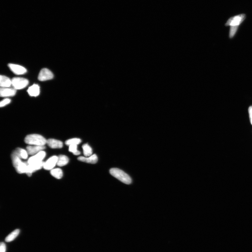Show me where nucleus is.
<instances>
[{
	"mask_svg": "<svg viewBox=\"0 0 252 252\" xmlns=\"http://www.w3.org/2000/svg\"><path fill=\"white\" fill-rule=\"evenodd\" d=\"M6 244L3 242H1V246H0V252H6Z\"/></svg>",
	"mask_w": 252,
	"mask_h": 252,
	"instance_id": "nucleus-25",
	"label": "nucleus"
},
{
	"mask_svg": "<svg viewBox=\"0 0 252 252\" xmlns=\"http://www.w3.org/2000/svg\"><path fill=\"white\" fill-rule=\"evenodd\" d=\"M45 149L44 146H37V145H29L27 147V151L28 154L31 155L38 154Z\"/></svg>",
	"mask_w": 252,
	"mask_h": 252,
	"instance_id": "nucleus-12",
	"label": "nucleus"
},
{
	"mask_svg": "<svg viewBox=\"0 0 252 252\" xmlns=\"http://www.w3.org/2000/svg\"><path fill=\"white\" fill-rule=\"evenodd\" d=\"M110 173L112 176L118 179L122 182L126 184L131 183V179L130 176L123 171L118 168H111Z\"/></svg>",
	"mask_w": 252,
	"mask_h": 252,
	"instance_id": "nucleus-4",
	"label": "nucleus"
},
{
	"mask_svg": "<svg viewBox=\"0 0 252 252\" xmlns=\"http://www.w3.org/2000/svg\"><path fill=\"white\" fill-rule=\"evenodd\" d=\"M12 85L16 90L22 89L27 86L28 81L22 77H14L12 80Z\"/></svg>",
	"mask_w": 252,
	"mask_h": 252,
	"instance_id": "nucleus-5",
	"label": "nucleus"
},
{
	"mask_svg": "<svg viewBox=\"0 0 252 252\" xmlns=\"http://www.w3.org/2000/svg\"><path fill=\"white\" fill-rule=\"evenodd\" d=\"M248 111L250 122L251 124L252 125V106H250L249 107L248 109Z\"/></svg>",
	"mask_w": 252,
	"mask_h": 252,
	"instance_id": "nucleus-26",
	"label": "nucleus"
},
{
	"mask_svg": "<svg viewBox=\"0 0 252 252\" xmlns=\"http://www.w3.org/2000/svg\"><path fill=\"white\" fill-rule=\"evenodd\" d=\"M20 232L19 229H15L7 236L5 239V241L7 242H11L14 241L19 236Z\"/></svg>",
	"mask_w": 252,
	"mask_h": 252,
	"instance_id": "nucleus-17",
	"label": "nucleus"
},
{
	"mask_svg": "<svg viewBox=\"0 0 252 252\" xmlns=\"http://www.w3.org/2000/svg\"><path fill=\"white\" fill-rule=\"evenodd\" d=\"M16 90L14 88H1L0 95L2 97H11L16 94Z\"/></svg>",
	"mask_w": 252,
	"mask_h": 252,
	"instance_id": "nucleus-11",
	"label": "nucleus"
},
{
	"mask_svg": "<svg viewBox=\"0 0 252 252\" xmlns=\"http://www.w3.org/2000/svg\"><path fill=\"white\" fill-rule=\"evenodd\" d=\"M9 68L15 74H24L27 72V70L24 67L19 65L10 64H9Z\"/></svg>",
	"mask_w": 252,
	"mask_h": 252,
	"instance_id": "nucleus-9",
	"label": "nucleus"
},
{
	"mask_svg": "<svg viewBox=\"0 0 252 252\" xmlns=\"http://www.w3.org/2000/svg\"><path fill=\"white\" fill-rule=\"evenodd\" d=\"M25 142L30 145L44 146L47 142L45 138L38 134H31L25 137Z\"/></svg>",
	"mask_w": 252,
	"mask_h": 252,
	"instance_id": "nucleus-3",
	"label": "nucleus"
},
{
	"mask_svg": "<svg viewBox=\"0 0 252 252\" xmlns=\"http://www.w3.org/2000/svg\"><path fill=\"white\" fill-rule=\"evenodd\" d=\"M58 157L56 156H53L49 158V159L44 163L43 167L46 170H49L52 169L57 164V161H58Z\"/></svg>",
	"mask_w": 252,
	"mask_h": 252,
	"instance_id": "nucleus-10",
	"label": "nucleus"
},
{
	"mask_svg": "<svg viewBox=\"0 0 252 252\" xmlns=\"http://www.w3.org/2000/svg\"><path fill=\"white\" fill-rule=\"evenodd\" d=\"M69 162V159L66 156L61 155L58 157L57 165L59 166H63L66 165Z\"/></svg>",
	"mask_w": 252,
	"mask_h": 252,
	"instance_id": "nucleus-18",
	"label": "nucleus"
},
{
	"mask_svg": "<svg viewBox=\"0 0 252 252\" xmlns=\"http://www.w3.org/2000/svg\"><path fill=\"white\" fill-rule=\"evenodd\" d=\"M246 17L245 14H241L231 17L227 20L225 26L230 27L229 35L230 38H233L235 36L238 31L239 26L245 20Z\"/></svg>",
	"mask_w": 252,
	"mask_h": 252,
	"instance_id": "nucleus-1",
	"label": "nucleus"
},
{
	"mask_svg": "<svg viewBox=\"0 0 252 252\" xmlns=\"http://www.w3.org/2000/svg\"><path fill=\"white\" fill-rule=\"evenodd\" d=\"M11 157L13 165L17 172L20 174L26 173L28 165L27 163L22 162L15 151L12 153Z\"/></svg>",
	"mask_w": 252,
	"mask_h": 252,
	"instance_id": "nucleus-2",
	"label": "nucleus"
},
{
	"mask_svg": "<svg viewBox=\"0 0 252 252\" xmlns=\"http://www.w3.org/2000/svg\"><path fill=\"white\" fill-rule=\"evenodd\" d=\"M11 100L9 98H6L5 99L2 100L1 103H0V106L1 107H3V106H6L11 102Z\"/></svg>",
	"mask_w": 252,
	"mask_h": 252,
	"instance_id": "nucleus-24",
	"label": "nucleus"
},
{
	"mask_svg": "<svg viewBox=\"0 0 252 252\" xmlns=\"http://www.w3.org/2000/svg\"><path fill=\"white\" fill-rule=\"evenodd\" d=\"M47 144L52 149H60L63 146L62 142L54 139H49L47 140Z\"/></svg>",
	"mask_w": 252,
	"mask_h": 252,
	"instance_id": "nucleus-13",
	"label": "nucleus"
},
{
	"mask_svg": "<svg viewBox=\"0 0 252 252\" xmlns=\"http://www.w3.org/2000/svg\"><path fill=\"white\" fill-rule=\"evenodd\" d=\"M81 142V140L79 138H72L67 140L65 142V144L67 145H78Z\"/></svg>",
	"mask_w": 252,
	"mask_h": 252,
	"instance_id": "nucleus-22",
	"label": "nucleus"
},
{
	"mask_svg": "<svg viewBox=\"0 0 252 252\" xmlns=\"http://www.w3.org/2000/svg\"><path fill=\"white\" fill-rule=\"evenodd\" d=\"M27 92L31 97H37L40 94V87L37 85H33L28 88Z\"/></svg>",
	"mask_w": 252,
	"mask_h": 252,
	"instance_id": "nucleus-15",
	"label": "nucleus"
},
{
	"mask_svg": "<svg viewBox=\"0 0 252 252\" xmlns=\"http://www.w3.org/2000/svg\"><path fill=\"white\" fill-rule=\"evenodd\" d=\"M46 155V152L43 151L30 158L28 160L27 163L28 164H31L43 162Z\"/></svg>",
	"mask_w": 252,
	"mask_h": 252,
	"instance_id": "nucleus-7",
	"label": "nucleus"
},
{
	"mask_svg": "<svg viewBox=\"0 0 252 252\" xmlns=\"http://www.w3.org/2000/svg\"><path fill=\"white\" fill-rule=\"evenodd\" d=\"M44 164V162H43L31 164H28L27 172L26 173L28 176H30L32 175L33 173L35 171L40 169L42 167H43Z\"/></svg>",
	"mask_w": 252,
	"mask_h": 252,
	"instance_id": "nucleus-8",
	"label": "nucleus"
},
{
	"mask_svg": "<svg viewBox=\"0 0 252 252\" xmlns=\"http://www.w3.org/2000/svg\"><path fill=\"white\" fill-rule=\"evenodd\" d=\"M21 159H26L28 158V153L27 151L21 148H17L14 151Z\"/></svg>",
	"mask_w": 252,
	"mask_h": 252,
	"instance_id": "nucleus-19",
	"label": "nucleus"
},
{
	"mask_svg": "<svg viewBox=\"0 0 252 252\" xmlns=\"http://www.w3.org/2000/svg\"><path fill=\"white\" fill-rule=\"evenodd\" d=\"M77 145H69V152H71L75 155H79L80 154V152L77 150Z\"/></svg>",
	"mask_w": 252,
	"mask_h": 252,
	"instance_id": "nucleus-23",
	"label": "nucleus"
},
{
	"mask_svg": "<svg viewBox=\"0 0 252 252\" xmlns=\"http://www.w3.org/2000/svg\"><path fill=\"white\" fill-rule=\"evenodd\" d=\"M82 147L85 157H89L92 155V149L89 145L87 144H85L83 145Z\"/></svg>",
	"mask_w": 252,
	"mask_h": 252,
	"instance_id": "nucleus-20",
	"label": "nucleus"
},
{
	"mask_svg": "<svg viewBox=\"0 0 252 252\" xmlns=\"http://www.w3.org/2000/svg\"><path fill=\"white\" fill-rule=\"evenodd\" d=\"M77 159L81 162L91 163V164H95L98 161L97 156L95 154L92 155L88 157H80L78 158Z\"/></svg>",
	"mask_w": 252,
	"mask_h": 252,
	"instance_id": "nucleus-14",
	"label": "nucleus"
},
{
	"mask_svg": "<svg viewBox=\"0 0 252 252\" xmlns=\"http://www.w3.org/2000/svg\"><path fill=\"white\" fill-rule=\"evenodd\" d=\"M51 173L52 176L57 179H60L63 176L62 170L60 168H56L52 170Z\"/></svg>",
	"mask_w": 252,
	"mask_h": 252,
	"instance_id": "nucleus-21",
	"label": "nucleus"
},
{
	"mask_svg": "<svg viewBox=\"0 0 252 252\" xmlns=\"http://www.w3.org/2000/svg\"><path fill=\"white\" fill-rule=\"evenodd\" d=\"M0 79V85L1 87H10L12 85V80L9 77L3 75H1Z\"/></svg>",
	"mask_w": 252,
	"mask_h": 252,
	"instance_id": "nucleus-16",
	"label": "nucleus"
},
{
	"mask_svg": "<svg viewBox=\"0 0 252 252\" xmlns=\"http://www.w3.org/2000/svg\"><path fill=\"white\" fill-rule=\"evenodd\" d=\"M54 75L52 72L47 68L41 70L39 74L38 79L41 81L50 80L53 78Z\"/></svg>",
	"mask_w": 252,
	"mask_h": 252,
	"instance_id": "nucleus-6",
	"label": "nucleus"
}]
</instances>
